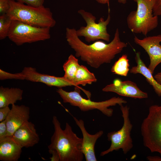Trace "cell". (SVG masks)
<instances>
[{
	"label": "cell",
	"mask_w": 161,
	"mask_h": 161,
	"mask_svg": "<svg viewBox=\"0 0 161 161\" xmlns=\"http://www.w3.org/2000/svg\"><path fill=\"white\" fill-rule=\"evenodd\" d=\"M66 38L75 52V56L96 69L104 64L110 63L127 46V43L120 40L118 28L116 30L113 40L108 44L98 40L91 44H86L77 36L74 28H66Z\"/></svg>",
	"instance_id": "cell-1"
},
{
	"label": "cell",
	"mask_w": 161,
	"mask_h": 161,
	"mask_svg": "<svg viewBox=\"0 0 161 161\" xmlns=\"http://www.w3.org/2000/svg\"><path fill=\"white\" fill-rule=\"evenodd\" d=\"M54 131L51 138L48 149L58 153L60 161H82L84 155L81 151L82 138L78 137L72 131L71 126L66 123L63 130L55 116L52 117Z\"/></svg>",
	"instance_id": "cell-2"
},
{
	"label": "cell",
	"mask_w": 161,
	"mask_h": 161,
	"mask_svg": "<svg viewBox=\"0 0 161 161\" xmlns=\"http://www.w3.org/2000/svg\"><path fill=\"white\" fill-rule=\"evenodd\" d=\"M64 103H68L73 106L77 107L83 112L97 109L108 117L113 114V110L109 107L117 104L120 106L127 103L123 98L114 97L102 101L95 102L90 100V92L80 87L75 86L74 90L69 92L58 88L56 90Z\"/></svg>",
	"instance_id": "cell-3"
},
{
	"label": "cell",
	"mask_w": 161,
	"mask_h": 161,
	"mask_svg": "<svg viewBox=\"0 0 161 161\" xmlns=\"http://www.w3.org/2000/svg\"><path fill=\"white\" fill-rule=\"evenodd\" d=\"M10 7L6 13L12 20H16L32 26L52 27L56 22L50 9L43 5L34 7L15 0H9Z\"/></svg>",
	"instance_id": "cell-4"
},
{
	"label": "cell",
	"mask_w": 161,
	"mask_h": 161,
	"mask_svg": "<svg viewBox=\"0 0 161 161\" xmlns=\"http://www.w3.org/2000/svg\"><path fill=\"white\" fill-rule=\"evenodd\" d=\"M133 0L137 3V8L136 10L131 11L127 17L128 27L134 33L146 36L158 25V16L153 13L156 0Z\"/></svg>",
	"instance_id": "cell-5"
},
{
	"label": "cell",
	"mask_w": 161,
	"mask_h": 161,
	"mask_svg": "<svg viewBox=\"0 0 161 161\" xmlns=\"http://www.w3.org/2000/svg\"><path fill=\"white\" fill-rule=\"evenodd\" d=\"M141 132L144 146L161 156V105H152L143 120Z\"/></svg>",
	"instance_id": "cell-6"
},
{
	"label": "cell",
	"mask_w": 161,
	"mask_h": 161,
	"mask_svg": "<svg viewBox=\"0 0 161 161\" xmlns=\"http://www.w3.org/2000/svg\"><path fill=\"white\" fill-rule=\"evenodd\" d=\"M49 27L32 26L16 20H12L8 37L18 46L45 41L50 38Z\"/></svg>",
	"instance_id": "cell-7"
},
{
	"label": "cell",
	"mask_w": 161,
	"mask_h": 161,
	"mask_svg": "<svg viewBox=\"0 0 161 161\" xmlns=\"http://www.w3.org/2000/svg\"><path fill=\"white\" fill-rule=\"evenodd\" d=\"M120 108L123 118V126L119 130L108 133V140L111 142V144L108 149L101 152V156L120 149L122 150L124 154H126L133 147L131 136L133 126L129 118V108L127 105H122L120 106Z\"/></svg>",
	"instance_id": "cell-8"
},
{
	"label": "cell",
	"mask_w": 161,
	"mask_h": 161,
	"mask_svg": "<svg viewBox=\"0 0 161 161\" xmlns=\"http://www.w3.org/2000/svg\"><path fill=\"white\" fill-rule=\"evenodd\" d=\"M78 13L82 17L86 22L85 27L82 26L76 30L77 35L79 37H83L88 43L103 40L109 42L110 35L107 31V26L111 20V16L109 13L107 19L105 20L101 17L96 23V17L92 14L83 9L78 11Z\"/></svg>",
	"instance_id": "cell-9"
},
{
	"label": "cell",
	"mask_w": 161,
	"mask_h": 161,
	"mask_svg": "<svg viewBox=\"0 0 161 161\" xmlns=\"http://www.w3.org/2000/svg\"><path fill=\"white\" fill-rule=\"evenodd\" d=\"M134 41L148 54L150 59L148 68L153 74L156 67L161 63V34L146 37L142 39L135 36Z\"/></svg>",
	"instance_id": "cell-10"
},
{
	"label": "cell",
	"mask_w": 161,
	"mask_h": 161,
	"mask_svg": "<svg viewBox=\"0 0 161 161\" xmlns=\"http://www.w3.org/2000/svg\"><path fill=\"white\" fill-rule=\"evenodd\" d=\"M102 91L135 99L148 97V94L141 90L135 83L129 80L123 81L117 78L114 79L112 83L106 86Z\"/></svg>",
	"instance_id": "cell-11"
},
{
	"label": "cell",
	"mask_w": 161,
	"mask_h": 161,
	"mask_svg": "<svg viewBox=\"0 0 161 161\" xmlns=\"http://www.w3.org/2000/svg\"><path fill=\"white\" fill-rule=\"evenodd\" d=\"M24 80L33 82H41L49 86H56L58 88L75 85L66 80L64 77H58L41 73L37 72L35 68L25 67L21 72Z\"/></svg>",
	"instance_id": "cell-12"
},
{
	"label": "cell",
	"mask_w": 161,
	"mask_h": 161,
	"mask_svg": "<svg viewBox=\"0 0 161 161\" xmlns=\"http://www.w3.org/2000/svg\"><path fill=\"white\" fill-rule=\"evenodd\" d=\"M11 137L22 148L32 147L37 144L40 140L35 125L28 121L18 128Z\"/></svg>",
	"instance_id": "cell-13"
},
{
	"label": "cell",
	"mask_w": 161,
	"mask_h": 161,
	"mask_svg": "<svg viewBox=\"0 0 161 161\" xmlns=\"http://www.w3.org/2000/svg\"><path fill=\"white\" fill-rule=\"evenodd\" d=\"M74 120L78 126L81 130L83 135L81 149L86 161H97L95 154V147L97 140L103 134V131H100L95 134H91L87 131L83 121L78 120L73 117Z\"/></svg>",
	"instance_id": "cell-14"
},
{
	"label": "cell",
	"mask_w": 161,
	"mask_h": 161,
	"mask_svg": "<svg viewBox=\"0 0 161 161\" xmlns=\"http://www.w3.org/2000/svg\"><path fill=\"white\" fill-rule=\"evenodd\" d=\"M30 109L25 105H12L6 119L8 137L11 136L16 130L30 118Z\"/></svg>",
	"instance_id": "cell-15"
},
{
	"label": "cell",
	"mask_w": 161,
	"mask_h": 161,
	"mask_svg": "<svg viewBox=\"0 0 161 161\" xmlns=\"http://www.w3.org/2000/svg\"><path fill=\"white\" fill-rule=\"evenodd\" d=\"M22 148L8 136L0 140V160L17 161L20 158Z\"/></svg>",
	"instance_id": "cell-16"
},
{
	"label": "cell",
	"mask_w": 161,
	"mask_h": 161,
	"mask_svg": "<svg viewBox=\"0 0 161 161\" xmlns=\"http://www.w3.org/2000/svg\"><path fill=\"white\" fill-rule=\"evenodd\" d=\"M135 58L137 65L131 68L130 72L133 74H140L143 75L147 82L153 87L157 95L161 96V85L155 80L152 73L141 59L139 52L136 53Z\"/></svg>",
	"instance_id": "cell-17"
},
{
	"label": "cell",
	"mask_w": 161,
	"mask_h": 161,
	"mask_svg": "<svg viewBox=\"0 0 161 161\" xmlns=\"http://www.w3.org/2000/svg\"><path fill=\"white\" fill-rule=\"evenodd\" d=\"M23 90L17 88L0 87V108L15 104L22 99Z\"/></svg>",
	"instance_id": "cell-18"
},
{
	"label": "cell",
	"mask_w": 161,
	"mask_h": 161,
	"mask_svg": "<svg viewBox=\"0 0 161 161\" xmlns=\"http://www.w3.org/2000/svg\"><path fill=\"white\" fill-rule=\"evenodd\" d=\"M97 79L94 74L91 72L83 65H79L76 74L74 83L76 87L81 85L85 86L96 82Z\"/></svg>",
	"instance_id": "cell-19"
},
{
	"label": "cell",
	"mask_w": 161,
	"mask_h": 161,
	"mask_svg": "<svg viewBox=\"0 0 161 161\" xmlns=\"http://www.w3.org/2000/svg\"><path fill=\"white\" fill-rule=\"evenodd\" d=\"M79 65L78 59L73 55L70 54L63 66L64 72L63 77L68 81L75 84L74 81Z\"/></svg>",
	"instance_id": "cell-20"
},
{
	"label": "cell",
	"mask_w": 161,
	"mask_h": 161,
	"mask_svg": "<svg viewBox=\"0 0 161 161\" xmlns=\"http://www.w3.org/2000/svg\"><path fill=\"white\" fill-rule=\"evenodd\" d=\"M129 67L127 55L123 54L115 62L111 70L114 74L126 77L129 71Z\"/></svg>",
	"instance_id": "cell-21"
},
{
	"label": "cell",
	"mask_w": 161,
	"mask_h": 161,
	"mask_svg": "<svg viewBox=\"0 0 161 161\" xmlns=\"http://www.w3.org/2000/svg\"><path fill=\"white\" fill-rule=\"evenodd\" d=\"M12 20L6 14L0 16V39L2 40L8 37Z\"/></svg>",
	"instance_id": "cell-22"
},
{
	"label": "cell",
	"mask_w": 161,
	"mask_h": 161,
	"mask_svg": "<svg viewBox=\"0 0 161 161\" xmlns=\"http://www.w3.org/2000/svg\"><path fill=\"white\" fill-rule=\"evenodd\" d=\"M15 79L24 80L21 72L11 73L0 69V79L3 80L6 79Z\"/></svg>",
	"instance_id": "cell-23"
},
{
	"label": "cell",
	"mask_w": 161,
	"mask_h": 161,
	"mask_svg": "<svg viewBox=\"0 0 161 161\" xmlns=\"http://www.w3.org/2000/svg\"><path fill=\"white\" fill-rule=\"evenodd\" d=\"M17 1L34 7H39L43 5L44 0H16Z\"/></svg>",
	"instance_id": "cell-24"
},
{
	"label": "cell",
	"mask_w": 161,
	"mask_h": 161,
	"mask_svg": "<svg viewBox=\"0 0 161 161\" xmlns=\"http://www.w3.org/2000/svg\"><path fill=\"white\" fill-rule=\"evenodd\" d=\"M8 137L7 128L6 120L0 123V140Z\"/></svg>",
	"instance_id": "cell-25"
},
{
	"label": "cell",
	"mask_w": 161,
	"mask_h": 161,
	"mask_svg": "<svg viewBox=\"0 0 161 161\" xmlns=\"http://www.w3.org/2000/svg\"><path fill=\"white\" fill-rule=\"evenodd\" d=\"M10 7L9 0H0V14H6Z\"/></svg>",
	"instance_id": "cell-26"
},
{
	"label": "cell",
	"mask_w": 161,
	"mask_h": 161,
	"mask_svg": "<svg viewBox=\"0 0 161 161\" xmlns=\"http://www.w3.org/2000/svg\"><path fill=\"white\" fill-rule=\"evenodd\" d=\"M10 110L9 106L0 108V122L6 120Z\"/></svg>",
	"instance_id": "cell-27"
},
{
	"label": "cell",
	"mask_w": 161,
	"mask_h": 161,
	"mask_svg": "<svg viewBox=\"0 0 161 161\" xmlns=\"http://www.w3.org/2000/svg\"><path fill=\"white\" fill-rule=\"evenodd\" d=\"M154 16H161V0H156L153 9Z\"/></svg>",
	"instance_id": "cell-28"
},
{
	"label": "cell",
	"mask_w": 161,
	"mask_h": 161,
	"mask_svg": "<svg viewBox=\"0 0 161 161\" xmlns=\"http://www.w3.org/2000/svg\"><path fill=\"white\" fill-rule=\"evenodd\" d=\"M49 153L52 155V156L50 157L51 161H60L58 155L54 150L48 149Z\"/></svg>",
	"instance_id": "cell-29"
},
{
	"label": "cell",
	"mask_w": 161,
	"mask_h": 161,
	"mask_svg": "<svg viewBox=\"0 0 161 161\" xmlns=\"http://www.w3.org/2000/svg\"><path fill=\"white\" fill-rule=\"evenodd\" d=\"M146 158L149 161H161V157L158 156H148Z\"/></svg>",
	"instance_id": "cell-30"
},
{
	"label": "cell",
	"mask_w": 161,
	"mask_h": 161,
	"mask_svg": "<svg viewBox=\"0 0 161 161\" xmlns=\"http://www.w3.org/2000/svg\"><path fill=\"white\" fill-rule=\"evenodd\" d=\"M154 77L157 81L161 85V71L156 74Z\"/></svg>",
	"instance_id": "cell-31"
},
{
	"label": "cell",
	"mask_w": 161,
	"mask_h": 161,
	"mask_svg": "<svg viewBox=\"0 0 161 161\" xmlns=\"http://www.w3.org/2000/svg\"><path fill=\"white\" fill-rule=\"evenodd\" d=\"M98 3L101 4H106L108 3L109 0H95Z\"/></svg>",
	"instance_id": "cell-32"
},
{
	"label": "cell",
	"mask_w": 161,
	"mask_h": 161,
	"mask_svg": "<svg viewBox=\"0 0 161 161\" xmlns=\"http://www.w3.org/2000/svg\"><path fill=\"white\" fill-rule=\"evenodd\" d=\"M127 0H117V1L118 2L120 3L125 4L126 3Z\"/></svg>",
	"instance_id": "cell-33"
}]
</instances>
